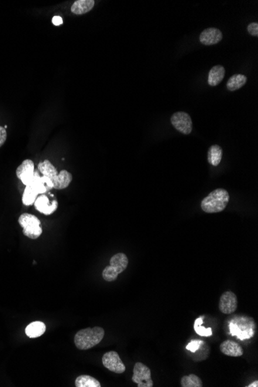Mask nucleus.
<instances>
[{"instance_id": "a211bd4d", "label": "nucleus", "mask_w": 258, "mask_h": 387, "mask_svg": "<svg viewBox=\"0 0 258 387\" xmlns=\"http://www.w3.org/2000/svg\"><path fill=\"white\" fill-rule=\"evenodd\" d=\"M222 156V150L220 146L214 144L211 146L208 151V162L210 165L218 166L220 163Z\"/></svg>"}, {"instance_id": "9d476101", "label": "nucleus", "mask_w": 258, "mask_h": 387, "mask_svg": "<svg viewBox=\"0 0 258 387\" xmlns=\"http://www.w3.org/2000/svg\"><path fill=\"white\" fill-rule=\"evenodd\" d=\"M222 39V34L216 28H208L201 32L200 40L206 46L216 44Z\"/></svg>"}, {"instance_id": "2eb2a0df", "label": "nucleus", "mask_w": 258, "mask_h": 387, "mask_svg": "<svg viewBox=\"0 0 258 387\" xmlns=\"http://www.w3.org/2000/svg\"><path fill=\"white\" fill-rule=\"evenodd\" d=\"M46 332V326L42 322L36 321L28 324L26 328L25 332L28 337L31 338H38Z\"/></svg>"}, {"instance_id": "20e7f679", "label": "nucleus", "mask_w": 258, "mask_h": 387, "mask_svg": "<svg viewBox=\"0 0 258 387\" xmlns=\"http://www.w3.org/2000/svg\"><path fill=\"white\" fill-rule=\"evenodd\" d=\"M132 380L137 384L138 387H152L154 386L151 370L142 362H138L134 364Z\"/></svg>"}, {"instance_id": "1a4fd4ad", "label": "nucleus", "mask_w": 258, "mask_h": 387, "mask_svg": "<svg viewBox=\"0 0 258 387\" xmlns=\"http://www.w3.org/2000/svg\"><path fill=\"white\" fill-rule=\"evenodd\" d=\"M34 204H35V208L40 212L44 214L46 216L54 214L58 209V202L56 200H53V202L50 204L49 199L44 194L38 197Z\"/></svg>"}, {"instance_id": "7ed1b4c3", "label": "nucleus", "mask_w": 258, "mask_h": 387, "mask_svg": "<svg viewBox=\"0 0 258 387\" xmlns=\"http://www.w3.org/2000/svg\"><path fill=\"white\" fill-rule=\"evenodd\" d=\"M19 224L22 228V233L30 239H38L42 234L41 222L36 216L30 214H22L19 218Z\"/></svg>"}, {"instance_id": "423d86ee", "label": "nucleus", "mask_w": 258, "mask_h": 387, "mask_svg": "<svg viewBox=\"0 0 258 387\" xmlns=\"http://www.w3.org/2000/svg\"><path fill=\"white\" fill-rule=\"evenodd\" d=\"M171 123L177 131L182 134H188L192 132V119L187 113L180 112L172 114L171 117Z\"/></svg>"}, {"instance_id": "aec40b11", "label": "nucleus", "mask_w": 258, "mask_h": 387, "mask_svg": "<svg viewBox=\"0 0 258 387\" xmlns=\"http://www.w3.org/2000/svg\"><path fill=\"white\" fill-rule=\"evenodd\" d=\"M76 387H100V382L93 376L89 375H82L75 380Z\"/></svg>"}, {"instance_id": "0eeeda50", "label": "nucleus", "mask_w": 258, "mask_h": 387, "mask_svg": "<svg viewBox=\"0 0 258 387\" xmlns=\"http://www.w3.org/2000/svg\"><path fill=\"white\" fill-rule=\"evenodd\" d=\"M238 297L234 292H225L220 296L219 302L220 311L222 314H230L234 312L238 308Z\"/></svg>"}, {"instance_id": "f257e3e1", "label": "nucleus", "mask_w": 258, "mask_h": 387, "mask_svg": "<svg viewBox=\"0 0 258 387\" xmlns=\"http://www.w3.org/2000/svg\"><path fill=\"white\" fill-rule=\"evenodd\" d=\"M104 328L98 326L80 330L75 334V346L78 350H90L98 345L104 338Z\"/></svg>"}, {"instance_id": "dca6fc26", "label": "nucleus", "mask_w": 258, "mask_h": 387, "mask_svg": "<svg viewBox=\"0 0 258 387\" xmlns=\"http://www.w3.org/2000/svg\"><path fill=\"white\" fill-rule=\"evenodd\" d=\"M225 69L221 65H216L211 68L208 76V84L210 86H216L219 84L224 78Z\"/></svg>"}, {"instance_id": "cd10ccee", "label": "nucleus", "mask_w": 258, "mask_h": 387, "mask_svg": "<svg viewBox=\"0 0 258 387\" xmlns=\"http://www.w3.org/2000/svg\"><path fill=\"white\" fill-rule=\"evenodd\" d=\"M52 22L55 26L62 25V24H63V19L59 16H55L53 17V19H52Z\"/></svg>"}, {"instance_id": "ddd939ff", "label": "nucleus", "mask_w": 258, "mask_h": 387, "mask_svg": "<svg viewBox=\"0 0 258 387\" xmlns=\"http://www.w3.org/2000/svg\"><path fill=\"white\" fill-rule=\"evenodd\" d=\"M128 264V259L124 254L118 253L110 258V266L117 272L118 274L122 273L127 268Z\"/></svg>"}, {"instance_id": "f8f14e48", "label": "nucleus", "mask_w": 258, "mask_h": 387, "mask_svg": "<svg viewBox=\"0 0 258 387\" xmlns=\"http://www.w3.org/2000/svg\"><path fill=\"white\" fill-rule=\"evenodd\" d=\"M94 0H76L72 5L70 10L75 15H83L90 12L94 6Z\"/></svg>"}, {"instance_id": "f3484780", "label": "nucleus", "mask_w": 258, "mask_h": 387, "mask_svg": "<svg viewBox=\"0 0 258 387\" xmlns=\"http://www.w3.org/2000/svg\"><path fill=\"white\" fill-rule=\"evenodd\" d=\"M38 170L41 172V174L44 176L48 177L50 180H54L56 178V176L58 175V170L54 166L53 164L49 161V160H44V162H41L38 165Z\"/></svg>"}, {"instance_id": "5701e85b", "label": "nucleus", "mask_w": 258, "mask_h": 387, "mask_svg": "<svg viewBox=\"0 0 258 387\" xmlns=\"http://www.w3.org/2000/svg\"><path fill=\"white\" fill-rule=\"evenodd\" d=\"M202 322H204V320H202V318H198L197 320H196L195 323H194V330H195L196 332L200 336H211L212 334V328H205L202 326Z\"/></svg>"}, {"instance_id": "6ab92c4d", "label": "nucleus", "mask_w": 258, "mask_h": 387, "mask_svg": "<svg viewBox=\"0 0 258 387\" xmlns=\"http://www.w3.org/2000/svg\"><path fill=\"white\" fill-rule=\"evenodd\" d=\"M246 76L243 74H234L231 76L226 84V88L230 92H234L238 89L242 88L244 85L246 83Z\"/></svg>"}, {"instance_id": "a878e982", "label": "nucleus", "mask_w": 258, "mask_h": 387, "mask_svg": "<svg viewBox=\"0 0 258 387\" xmlns=\"http://www.w3.org/2000/svg\"><path fill=\"white\" fill-rule=\"evenodd\" d=\"M248 30L252 36H258V22H252L248 26Z\"/></svg>"}, {"instance_id": "393cba45", "label": "nucleus", "mask_w": 258, "mask_h": 387, "mask_svg": "<svg viewBox=\"0 0 258 387\" xmlns=\"http://www.w3.org/2000/svg\"><path fill=\"white\" fill-rule=\"evenodd\" d=\"M202 345H204V342L201 341V340H192V341H191L190 342L188 343L186 348V350H188V351L192 352H196L197 350H199L200 347Z\"/></svg>"}, {"instance_id": "4be33fe9", "label": "nucleus", "mask_w": 258, "mask_h": 387, "mask_svg": "<svg viewBox=\"0 0 258 387\" xmlns=\"http://www.w3.org/2000/svg\"><path fill=\"white\" fill-rule=\"evenodd\" d=\"M180 384L182 387H202V380L198 376L195 374H190L188 376H184L182 377Z\"/></svg>"}, {"instance_id": "412c9836", "label": "nucleus", "mask_w": 258, "mask_h": 387, "mask_svg": "<svg viewBox=\"0 0 258 387\" xmlns=\"http://www.w3.org/2000/svg\"><path fill=\"white\" fill-rule=\"evenodd\" d=\"M25 190H24V195H22V204L25 206H31L34 204L38 198V195L39 194L38 190L34 188L32 186H26Z\"/></svg>"}, {"instance_id": "b1692460", "label": "nucleus", "mask_w": 258, "mask_h": 387, "mask_svg": "<svg viewBox=\"0 0 258 387\" xmlns=\"http://www.w3.org/2000/svg\"><path fill=\"white\" fill-rule=\"evenodd\" d=\"M118 274L110 265L106 266L102 272V277L106 282H114L118 278Z\"/></svg>"}, {"instance_id": "4468645a", "label": "nucleus", "mask_w": 258, "mask_h": 387, "mask_svg": "<svg viewBox=\"0 0 258 387\" xmlns=\"http://www.w3.org/2000/svg\"><path fill=\"white\" fill-rule=\"evenodd\" d=\"M72 180H73V176L70 172L66 170H62L56 176V178L52 180L54 188H56V190H64L70 185Z\"/></svg>"}, {"instance_id": "f03ea898", "label": "nucleus", "mask_w": 258, "mask_h": 387, "mask_svg": "<svg viewBox=\"0 0 258 387\" xmlns=\"http://www.w3.org/2000/svg\"><path fill=\"white\" fill-rule=\"evenodd\" d=\"M230 196L224 188H216L205 197L201 202V208L208 214L222 212L226 208Z\"/></svg>"}, {"instance_id": "9b49d317", "label": "nucleus", "mask_w": 258, "mask_h": 387, "mask_svg": "<svg viewBox=\"0 0 258 387\" xmlns=\"http://www.w3.org/2000/svg\"><path fill=\"white\" fill-rule=\"evenodd\" d=\"M220 350L224 355L231 357H240L244 355L242 346L232 340H225L220 346Z\"/></svg>"}, {"instance_id": "39448f33", "label": "nucleus", "mask_w": 258, "mask_h": 387, "mask_svg": "<svg viewBox=\"0 0 258 387\" xmlns=\"http://www.w3.org/2000/svg\"><path fill=\"white\" fill-rule=\"evenodd\" d=\"M102 364L110 372L122 374L126 371V367L118 354L114 351L108 352L102 357Z\"/></svg>"}, {"instance_id": "c85d7f7f", "label": "nucleus", "mask_w": 258, "mask_h": 387, "mask_svg": "<svg viewBox=\"0 0 258 387\" xmlns=\"http://www.w3.org/2000/svg\"><path fill=\"white\" fill-rule=\"evenodd\" d=\"M248 387H258V381L256 380L254 381V382H252V384H250V385L246 386Z\"/></svg>"}, {"instance_id": "6e6552de", "label": "nucleus", "mask_w": 258, "mask_h": 387, "mask_svg": "<svg viewBox=\"0 0 258 387\" xmlns=\"http://www.w3.org/2000/svg\"><path fill=\"white\" fill-rule=\"evenodd\" d=\"M34 163L32 160H26L16 170V176L24 185L28 186L32 182L34 177Z\"/></svg>"}, {"instance_id": "bb28decb", "label": "nucleus", "mask_w": 258, "mask_h": 387, "mask_svg": "<svg viewBox=\"0 0 258 387\" xmlns=\"http://www.w3.org/2000/svg\"><path fill=\"white\" fill-rule=\"evenodd\" d=\"M7 133L5 128L0 126V148L4 146V143L6 141Z\"/></svg>"}]
</instances>
